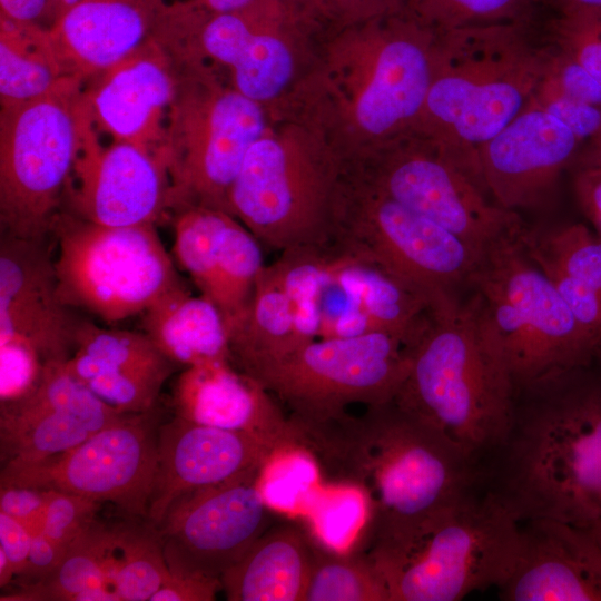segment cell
<instances>
[{"mask_svg": "<svg viewBox=\"0 0 601 601\" xmlns=\"http://www.w3.org/2000/svg\"><path fill=\"white\" fill-rule=\"evenodd\" d=\"M295 428L300 450L313 455L325 474L364 490L363 553L372 561L483 489L476 464L394 401Z\"/></svg>", "mask_w": 601, "mask_h": 601, "instance_id": "obj_1", "label": "cell"}, {"mask_svg": "<svg viewBox=\"0 0 601 601\" xmlns=\"http://www.w3.org/2000/svg\"><path fill=\"white\" fill-rule=\"evenodd\" d=\"M482 487L519 521L590 528L601 515V361L515 390Z\"/></svg>", "mask_w": 601, "mask_h": 601, "instance_id": "obj_2", "label": "cell"}, {"mask_svg": "<svg viewBox=\"0 0 601 601\" xmlns=\"http://www.w3.org/2000/svg\"><path fill=\"white\" fill-rule=\"evenodd\" d=\"M437 35L433 78L418 117L427 121L435 145L486 193L479 150L525 109L551 47L533 39V21Z\"/></svg>", "mask_w": 601, "mask_h": 601, "instance_id": "obj_3", "label": "cell"}, {"mask_svg": "<svg viewBox=\"0 0 601 601\" xmlns=\"http://www.w3.org/2000/svg\"><path fill=\"white\" fill-rule=\"evenodd\" d=\"M514 393L474 290L455 307L432 315L393 401L481 469L506 432Z\"/></svg>", "mask_w": 601, "mask_h": 601, "instance_id": "obj_4", "label": "cell"}, {"mask_svg": "<svg viewBox=\"0 0 601 601\" xmlns=\"http://www.w3.org/2000/svg\"><path fill=\"white\" fill-rule=\"evenodd\" d=\"M520 235L494 244L472 279L514 390L601 361Z\"/></svg>", "mask_w": 601, "mask_h": 601, "instance_id": "obj_5", "label": "cell"}, {"mask_svg": "<svg viewBox=\"0 0 601 601\" xmlns=\"http://www.w3.org/2000/svg\"><path fill=\"white\" fill-rule=\"evenodd\" d=\"M519 525L497 499L479 489L372 563L390 601H457L503 582L516 554Z\"/></svg>", "mask_w": 601, "mask_h": 601, "instance_id": "obj_6", "label": "cell"}, {"mask_svg": "<svg viewBox=\"0 0 601 601\" xmlns=\"http://www.w3.org/2000/svg\"><path fill=\"white\" fill-rule=\"evenodd\" d=\"M60 300L114 324L184 286L156 225L109 227L57 215L51 233Z\"/></svg>", "mask_w": 601, "mask_h": 601, "instance_id": "obj_7", "label": "cell"}, {"mask_svg": "<svg viewBox=\"0 0 601 601\" xmlns=\"http://www.w3.org/2000/svg\"><path fill=\"white\" fill-rule=\"evenodd\" d=\"M413 347L382 332L316 338L247 375L288 408L293 424H315L351 405L393 401L410 372Z\"/></svg>", "mask_w": 601, "mask_h": 601, "instance_id": "obj_8", "label": "cell"}, {"mask_svg": "<svg viewBox=\"0 0 601 601\" xmlns=\"http://www.w3.org/2000/svg\"><path fill=\"white\" fill-rule=\"evenodd\" d=\"M375 194L334 214L328 249L382 269L421 296L432 314L460 304L482 257L436 223Z\"/></svg>", "mask_w": 601, "mask_h": 601, "instance_id": "obj_9", "label": "cell"}, {"mask_svg": "<svg viewBox=\"0 0 601 601\" xmlns=\"http://www.w3.org/2000/svg\"><path fill=\"white\" fill-rule=\"evenodd\" d=\"M0 132L2 235L48 237L67 179L77 164L76 117L57 89L4 106Z\"/></svg>", "mask_w": 601, "mask_h": 601, "instance_id": "obj_10", "label": "cell"}, {"mask_svg": "<svg viewBox=\"0 0 601 601\" xmlns=\"http://www.w3.org/2000/svg\"><path fill=\"white\" fill-rule=\"evenodd\" d=\"M161 412L122 415L78 445L42 461L1 466L0 486L61 491L146 518L157 469Z\"/></svg>", "mask_w": 601, "mask_h": 601, "instance_id": "obj_11", "label": "cell"}, {"mask_svg": "<svg viewBox=\"0 0 601 601\" xmlns=\"http://www.w3.org/2000/svg\"><path fill=\"white\" fill-rule=\"evenodd\" d=\"M259 473L177 497L159 529L170 572L220 579L272 525Z\"/></svg>", "mask_w": 601, "mask_h": 601, "instance_id": "obj_12", "label": "cell"}, {"mask_svg": "<svg viewBox=\"0 0 601 601\" xmlns=\"http://www.w3.org/2000/svg\"><path fill=\"white\" fill-rule=\"evenodd\" d=\"M432 152H406L387 164L376 190L454 234L481 257L525 225L489 195L435 144Z\"/></svg>", "mask_w": 601, "mask_h": 601, "instance_id": "obj_13", "label": "cell"}, {"mask_svg": "<svg viewBox=\"0 0 601 601\" xmlns=\"http://www.w3.org/2000/svg\"><path fill=\"white\" fill-rule=\"evenodd\" d=\"M65 363L45 366L31 390L0 402L1 466L62 453L125 415L97 397Z\"/></svg>", "mask_w": 601, "mask_h": 601, "instance_id": "obj_14", "label": "cell"}, {"mask_svg": "<svg viewBox=\"0 0 601 601\" xmlns=\"http://www.w3.org/2000/svg\"><path fill=\"white\" fill-rule=\"evenodd\" d=\"M50 237L0 242V342L30 347L43 366L70 358L82 321L59 298Z\"/></svg>", "mask_w": 601, "mask_h": 601, "instance_id": "obj_15", "label": "cell"}, {"mask_svg": "<svg viewBox=\"0 0 601 601\" xmlns=\"http://www.w3.org/2000/svg\"><path fill=\"white\" fill-rule=\"evenodd\" d=\"M582 141L558 118L526 106L479 150L481 179L500 207L516 211L542 205Z\"/></svg>", "mask_w": 601, "mask_h": 601, "instance_id": "obj_16", "label": "cell"}, {"mask_svg": "<svg viewBox=\"0 0 601 601\" xmlns=\"http://www.w3.org/2000/svg\"><path fill=\"white\" fill-rule=\"evenodd\" d=\"M279 453L250 434L174 415L160 423L147 519L158 524L180 495L259 473Z\"/></svg>", "mask_w": 601, "mask_h": 601, "instance_id": "obj_17", "label": "cell"}, {"mask_svg": "<svg viewBox=\"0 0 601 601\" xmlns=\"http://www.w3.org/2000/svg\"><path fill=\"white\" fill-rule=\"evenodd\" d=\"M284 147L260 138L248 149L228 195V213L239 217L262 246L284 252L319 246L328 214L304 196Z\"/></svg>", "mask_w": 601, "mask_h": 601, "instance_id": "obj_18", "label": "cell"}, {"mask_svg": "<svg viewBox=\"0 0 601 601\" xmlns=\"http://www.w3.org/2000/svg\"><path fill=\"white\" fill-rule=\"evenodd\" d=\"M503 601H601V548L590 528L549 518L520 521Z\"/></svg>", "mask_w": 601, "mask_h": 601, "instance_id": "obj_19", "label": "cell"}, {"mask_svg": "<svg viewBox=\"0 0 601 601\" xmlns=\"http://www.w3.org/2000/svg\"><path fill=\"white\" fill-rule=\"evenodd\" d=\"M170 405L174 415L250 434L279 453L299 450L296 431L274 396L230 361L184 368L175 381Z\"/></svg>", "mask_w": 601, "mask_h": 601, "instance_id": "obj_20", "label": "cell"}, {"mask_svg": "<svg viewBox=\"0 0 601 601\" xmlns=\"http://www.w3.org/2000/svg\"><path fill=\"white\" fill-rule=\"evenodd\" d=\"M65 364L97 397L122 414L155 408L165 382L179 367L142 331L104 328L85 319Z\"/></svg>", "mask_w": 601, "mask_h": 601, "instance_id": "obj_21", "label": "cell"}, {"mask_svg": "<svg viewBox=\"0 0 601 601\" xmlns=\"http://www.w3.org/2000/svg\"><path fill=\"white\" fill-rule=\"evenodd\" d=\"M76 165L80 178L77 216L91 223L156 225L171 198L164 170L168 164L141 145L117 141L105 150L91 148Z\"/></svg>", "mask_w": 601, "mask_h": 601, "instance_id": "obj_22", "label": "cell"}, {"mask_svg": "<svg viewBox=\"0 0 601 601\" xmlns=\"http://www.w3.org/2000/svg\"><path fill=\"white\" fill-rule=\"evenodd\" d=\"M263 131L264 118L255 100L239 91L220 96L211 108L204 146L173 169L176 188L199 195L203 206L228 213L231 185Z\"/></svg>", "mask_w": 601, "mask_h": 601, "instance_id": "obj_23", "label": "cell"}, {"mask_svg": "<svg viewBox=\"0 0 601 601\" xmlns=\"http://www.w3.org/2000/svg\"><path fill=\"white\" fill-rule=\"evenodd\" d=\"M417 23L414 19L403 33L383 43L372 78L358 99L357 120L372 135H383L418 118L425 104L435 53L423 41L427 37Z\"/></svg>", "mask_w": 601, "mask_h": 601, "instance_id": "obj_24", "label": "cell"}, {"mask_svg": "<svg viewBox=\"0 0 601 601\" xmlns=\"http://www.w3.org/2000/svg\"><path fill=\"white\" fill-rule=\"evenodd\" d=\"M314 544L292 522L270 525L220 578L228 601H304Z\"/></svg>", "mask_w": 601, "mask_h": 601, "instance_id": "obj_25", "label": "cell"}, {"mask_svg": "<svg viewBox=\"0 0 601 601\" xmlns=\"http://www.w3.org/2000/svg\"><path fill=\"white\" fill-rule=\"evenodd\" d=\"M141 316L142 332L176 365L231 362L221 313L208 297L193 295L186 285L165 294Z\"/></svg>", "mask_w": 601, "mask_h": 601, "instance_id": "obj_26", "label": "cell"}, {"mask_svg": "<svg viewBox=\"0 0 601 601\" xmlns=\"http://www.w3.org/2000/svg\"><path fill=\"white\" fill-rule=\"evenodd\" d=\"M328 253L331 280L362 311L373 331L414 346L431 323L428 304L376 266Z\"/></svg>", "mask_w": 601, "mask_h": 601, "instance_id": "obj_27", "label": "cell"}, {"mask_svg": "<svg viewBox=\"0 0 601 601\" xmlns=\"http://www.w3.org/2000/svg\"><path fill=\"white\" fill-rule=\"evenodd\" d=\"M203 42L213 57L234 68L238 91L255 101L276 96L292 76L286 45L274 36L253 32L235 11L210 20Z\"/></svg>", "mask_w": 601, "mask_h": 601, "instance_id": "obj_28", "label": "cell"}, {"mask_svg": "<svg viewBox=\"0 0 601 601\" xmlns=\"http://www.w3.org/2000/svg\"><path fill=\"white\" fill-rule=\"evenodd\" d=\"M144 31L141 16L125 2H79L60 23L61 48L56 52L67 55L82 69L112 68L139 45Z\"/></svg>", "mask_w": 601, "mask_h": 601, "instance_id": "obj_29", "label": "cell"}, {"mask_svg": "<svg viewBox=\"0 0 601 601\" xmlns=\"http://www.w3.org/2000/svg\"><path fill=\"white\" fill-rule=\"evenodd\" d=\"M171 95V81L158 62L149 58L124 60L112 67L93 95V111L118 141L138 144Z\"/></svg>", "mask_w": 601, "mask_h": 601, "instance_id": "obj_30", "label": "cell"}, {"mask_svg": "<svg viewBox=\"0 0 601 601\" xmlns=\"http://www.w3.org/2000/svg\"><path fill=\"white\" fill-rule=\"evenodd\" d=\"M231 363L246 374L298 348L292 304L267 265L259 272L249 304L228 331Z\"/></svg>", "mask_w": 601, "mask_h": 601, "instance_id": "obj_31", "label": "cell"}, {"mask_svg": "<svg viewBox=\"0 0 601 601\" xmlns=\"http://www.w3.org/2000/svg\"><path fill=\"white\" fill-rule=\"evenodd\" d=\"M111 538L112 525L96 519L67 548L58 566L48 577L18 585L14 590L1 594L0 600L77 601L83 591L92 587L112 585L109 575Z\"/></svg>", "mask_w": 601, "mask_h": 601, "instance_id": "obj_32", "label": "cell"}, {"mask_svg": "<svg viewBox=\"0 0 601 601\" xmlns=\"http://www.w3.org/2000/svg\"><path fill=\"white\" fill-rule=\"evenodd\" d=\"M109 575L121 601H150L170 575L155 523L127 516L112 525Z\"/></svg>", "mask_w": 601, "mask_h": 601, "instance_id": "obj_33", "label": "cell"}, {"mask_svg": "<svg viewBox=\"0 0 601 601\" xmlns=\"http://www.w3.org/2000/svg\"><path fill=\"white\" fill-rule=\"evenodd\" d=\"M263 267L260 243L231 217L205 295L221 313L227 334L244 315Z\"/></svg>", "mask_w": 601, "mask_h": 601, "instance_id": "obj_34", "label": "cell"}, {"mask_svg": "<svg viewBox=\"0 0 601 601\" xmlns=\"http://www.w3.org/2000/svg\"><path fill=\"white\" fill-rule=\"evenodd\" d=\"M267 267L290 300L300 343L318 338L322 304L331 283L328 249H287Z\"/></svg>", "mask_w": 601, "mask_h": 601, "instance_id": "obj_35", "label": "cell"}, {"mask_svg": "<svg viewBox=\"0 0 601 601\" xmlns=\"http://www.w3.org/2000/svg\"><path fill=\"white\" fill-rule=\"evenodd\" d=\"M304 601H390V593L363 552L338 554L315 545Z\"/></svg>", "mask_w": 601, "mask_h": 601, "instance_id": "obj_36", "label": "cell"}, {"mask_svg": "<svg viewBox=\"0 0 601 601\" xmlns=\"http://www.w3.org/2000/svg\"><path fill=\"white\" fill-rule=\"evenodd\" d=\"M520 242L530 258L549 262L601 294V239L584 225L524 227Z\"/></svg>", "mask_w": 601, "mask_h": 601, "instance_id": "obj_37", "label": "cell"}, {"mask_svg": "<svg viewBox=\"0 0 601 601\" xmlns=\"http://www.w3.org/2000/svg\"><path fill=\"white\" fill-rule=\"evenodd\" d=\"M52 46L33 48L2 33L0 41V93L3 106L47 96L58 89V58Z\"/></svg>", "mask_w": 601, "mask_h": 601, "instance_id": "obj_38", "label": "cell"}, {"mask_svg": "<svg viewBox=\"0 0 601 601\" xmlns=\"http://www.w3.org/2000/svg\"><path fill=\"white\" fill-rule=\"evenodd\" d=\"M414 19L436 33L504 22L533 21V0H408Z\"/></svg>", "mask_w": 601, "mask_h": 601, "instance_id": "obj_39", "label": "cell"}, {"mask_svg": "<svg viewBox=\"0 0 601 601\" xmlns=\"http://www.w3.org/2000/svg\"><path fill=\"white\" fill-rule=\"evenodd\" d=\"M546 31L551 46L574 59L601 83V10L554 14Z\"/></svg>", "mask_w": 601, "mask_h": 601, "instance_id": "obj_40", "label": "cell"}, {"mask_svg": "<svg viewBox=\"0 0 601 601\" xmlns=\"http://www.w3.org/2000/svg\"><path fill=\"white\" fill-rule=\"evenodd\" d=\"M550 47V58L533 97L559 96L601 108V83L570 56Z\"/></svg>", "mask_w": 601, "mask_h": 601, "instance_id": "obj_41", "label": "cell"}, {"mask_svg": "<svg viewBox=\"0 0 601 601\" xmlns=\"http://www.w3.org/2000/svg\"><path fill=\"white\" fill-rule=\"evenodd\" d=\"M48 491L42 533L67 549L96 519L102 503L61 491Z\"/></svg>", "mask_w": 601, "mask_h": 601, "instance_id": "obj_42", "label": "cell"}, {"mask_svg": "<svg viewBox=\"0 0 601 601\" xmlns=\"http://www.w3.org/2000/svg\"><path fill=\"white\" fill-rule=\"evenodd\" d=\"M532 260L554 285L578 324L601 353V294L549 262Z\"/></svg>", "mask_w": 601, "mask_h": 601, "instance_id": "obj_43", "label": "cell"}, {"mask_svg": "<svg viewBox=\"0 0 601 601\" xmlns=\"http://www.w3.org/2000/svg\"><path fill=\"white\" fill-rule=\"evenodd\" d=\"M43 364L28 346L18 342H0V400H14L29 390L40 378Z\"/></svg>", "mask_w": 601, "mask_h": 601, "instance_id": "obj_44", "label": "cell"}, {"mask_svg": "<svg viewBox=\"0 0 601 601\" xmlns=\"http://www.w3.org/2000/svg\"><path fill=\"white\" fill-rule=\"evenodd\" d=\"M528 106L540 108L563 122L583 142L601 129V108L565 97H532Z\"/></svg>", "mask_w": 601, "mask_h": 601, "instance_id": "obj_45", "label": "cell"}, {"mask_svg": "<svg viewBox=\"0 0 601 601\" xmlns=\"http://www.w3.org/2000/svg\"><path fill=\"white\" fill-rule=\"evenodd\" d=\"M48 491L36 487L0 486V511L24 524L32 535L42 531Z\"/></svg>", "mask_w": 601, "mask_h": 601, "instance_id": "obj_46", "label": "cell"}, {"mask_svg": "<svg viewBox=\"0 0 601 601\" xmlns=\"http://www.w3.org/2000/svg\"><path fill=\"white\" fill-rule=\"evenodd\" d=\"M221 589L220 579L170 572L150 601H213Z\"/></svg>", "mask_w": 601, "mask_h": 601, "instance_id": "obj_47", "label": "cell"}, {"mask_svg": "<svg viewBox=\"0 0 601 601\" xmlns=\"http://www.w3.org/2000/svg\"><path fill=\"white\" fill-rule=\"evenodd\" d=\"M573 190L577 201L601 239V169L573 162Z\"/></svg>", "mask_w": 601, "mask_h": 601, "instance_id": "obj_48", "label": "cell"}, {"mask_svg": "<svg viewBox=\"0 0 601 601\" xmlns=\"http://www.w3.org/2000/svg\"><path fill=\"white\" fill-rule=\"evenodd\" d=\"M66 550L52 542L41 531L35 534L26 566L16 577L18 585L33 583L48 577L58 566Z\"/></svg>", "mask_w": 601, "mask_h": 601, "instance_id": "obj_49", "label": "cell"}, {"mask_svg": "<svg viewBox=\"0 0 601 601\" xmlns=\"http://www.w3.org/2000/svg\"><path fill=\"white\" fill-rule=\"evenodd\" d=\"M32 538V533L24 524L0 511V549L10 560L16 577L26 566Z\"/></svg>", "mask_w": 601, "mask_h": 601, "instance_id": "obj_50", "label": "cell"}, {"mask_svg": "<svg viewBox=\"0 0 601 601\" xmlns=\"http://www.w3.org/2000/svg\"><path fill=\"white\" fill-rule=\"evenodd\" d=\"M0 2L11 19L30 21L41 13L46 0H0Z\"/></svg>", "mask_w": 601, "mask_h": 601, "instance_id": "obj_51", "label": "cell"}, {"mask_svg": "<svg viewBox=\"0 0 601 601\" xmlns=\"http://www.w3.org/2000/svg\"><path fill=\"white\" fill-rule=\"evenodd\" d=\"M536 7H548L555 14L582 10H601V0H533Z\"/></svg>", "mask_w": 601, "mask_h": 601, "instance_id": "obj_52", "label": "cell"}, {"mask_svg": "<svg viewBox=\"0 0 601 601\" xmlns=\"http://www.w3.org/2000/svg\"><path fill=\"white\" fill-rule=\"evenodd\" d=\"M252 1L253 0H207L208 4L218 13L239 10Z\"/></svg>", "mask_w": 601, "mask_h": 601, "instance_id": "obj_53", "label": "cell"}, {"mask_svg": "<svg viewBox=\"0 0 601 601\" xmlns=\"http://www.w3.org/2000/svg\"><path fill=\"white\" fill-rule=\"evenodd\" d=\"M13 578H16L13 566L6 553L0 549V587L6 588L14 580Z\"/></svg>", "mask_w": 601, "mask_h": 601, "instance_id": "obj_54", "label": "cell"}, {"mask_svg": "<svg viewBox=\"0 0 601 601\" xmlns=\"http://www.w3.org/2000/svg\"><path fill=\"white\" fill-rule=\"evenodd\" d=\"M590 530L592 531L594 538L597 539L600 548H601V515L598 518V520L590 526Z\"/></svg>", "mask_w": 601, "mask_h": 601, "instance_id": "obj_55", "label": "cell"}, {"mask_svg": "<svg viewBox=\"0 0 601 601\" xmlns=\"http://www.w3.org/2000/svg\"><path fill=\"white\" fill-rule=\"evenodd\" d=\"M592 138H597V139H600L601 140V129L598 131V134L595 136H593Z\"/></svg>", "mask_w": 601, "mask_h": 601, "instance_id": "obj_56", "label": "cell"}]
</instances>
